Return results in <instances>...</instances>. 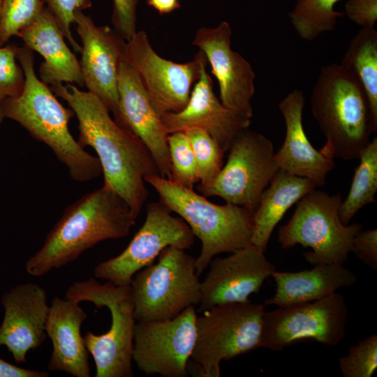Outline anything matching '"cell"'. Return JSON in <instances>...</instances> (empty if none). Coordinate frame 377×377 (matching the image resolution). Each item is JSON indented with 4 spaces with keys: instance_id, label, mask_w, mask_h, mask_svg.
Returning <instances> with one entry per match:
<instances>
[{
    "instance_id": "cell-1",
    "label": "cell",
    "mask_w": 377,
    "mask_h": 377,
    "mask_svg": "<svg viewBox=\"0 0 377 377\" xmlns=\"http://www.w3.org/2000/svg\"><path fill=\"white\" fill-rule=\"evenodd\" d=\"M57 96L70 106L78 121L77 142L92 147L97 154L104 184L112 188L138 216L149 196L145 177L160 175L145 144L112 118L96 95L72 84L51 86Z\"/></svg>"
},
{
    "instance_id": "cell-2",
    "label": "cell",
    "mask_w": 377,
    "mask_h": 377,
    "mask_svg": "<svg viewBox=\"0 0 377 377\" xmlns=\"http://www.w3.org/2000/svg\"><path fill=\"white\" fill-rule=\"evenodd\" d=\"M137 218L126 202L103 184L65 209L40 249L27 260L25 269L41 276L59 269L101 242L127 236Z\"/></svg>"
},
{
    "instance_id": "cell-3",
    "label": "cell",
    "mask_w": 377,
    "mask_h": 377,
    "mask_svg": "<svg viewBox=\"0 0 377 377\" xmlns=\"http://www.w3.org/2000/svg\"><path fill=\"white\" fill-rule=\"evenodd\" d=\"M16 56L24 71V87L19 96L2 101L5 118L17 122L46 145L73 180L84 182L98 177L102 168L98 158L87 152L69 131L73 111L64 107L50 87L36 76L33 51L17 47Z\"/></svg>"
},
{
    "instance_id": "cell-4",
    "label": "cell",
    "mask_w": 377,
    "mask_h": 377,
    "mask_svg": "<svg viewBox=\"0 0 377 377\" xmlns=\"http://www.w3.org/2000/svg\"><path fill=\"white\" fill-rule=\"evenodd\" d=\"M145 182L158 193L160 201L178 214L201 242L195 259L200 276L218 254L232 253L249 244L253 232V214L246 208L230 204L216 205L160 175H147Z\"/></svg>"
},
{
    "instance_id": "cell-5",
    "label": "cell",
    "mask_w": 377,
    "mask_h": 377,
    "mask_svg": "<svg viewBox=\"0 0 377 377\" xmlns=\"http://www.w3.org/2000/svg\"><path fill=\"white\" fill-rule=\"evenodd\" d=\"M311 108L334 156L358 159L372 130L367 100L355 75L337 63L323 66L312 89Z\"/></svg>"
},
{
    "instance_id": "cell-6",
    "label": "cell",
    "mask_w": 377,
    "mask_h": 377,
    "mask_svg": "<svg viewBox=\"0 0 377 377\" xmlns=\"http://www.w3.org/2000/svg\"><path fill=\"white\" fill-rule=\"evenodd\" d=\"M66 298L106 307L111 315L109 330L102 334L87 332L85 346L94 360L96 377H131L136 320L130 285L117 286L94 279L77 281L67 289Z\"/></svg>"
},
{
    "instance_id": "cell-7",
    "label": "cell",
    "mask_w": 377,
    "mask_h": 377,
    "mask_svg": "<svg viewBox=\"0 0 377 377\" xmlns=\"http://www.w3.org/2000/svg\"><path fill=\"white\" fill-rule=\"evenodd\" d=\"M158 257L131 282L136 321L172 319L200 303L196 258L174 246L165 248Z\"/></svg>"
},
{
    "instance_id": "cell-8",
    "label": "cell",
    "mask_w": 377,
    "mask_h": 377,
    "mask_svg": "<svg viewBox=\"0 0 377 377\" xmlns=\"http://www.w3.org/2000/svg\"><path fill=\"white\" fill-rule=\"evenodd\" d=\"M341 201L340 194L330 195L316 189L306 194L297 202L290 219L279 229L278 242L281 247L290 249L297 244L310 247L312 251L304 256L313 265H343L362 226L341 223L339 215Z\"/></svg>"
},
{
    "instance_id": "cell-9",
    "label": "cell",
    "mask_w": 377,
    "mask_h": 377,
    "mask_svg": "<svg viewBox=\"0 0 377 377\" xmlns=\"http://www.w3.org/2000/svg\"><path fill=\"white\" fill-rule=\"evenodd\" d=\"M265 306L249 302L214 306L196 319L191 359L202 376L219 377L220 364L259 348Z\"/></svg>"
},
{
    "instance_id": "cell-10",
    "label": "cell",
    "mask_w": 377,
    "mask_h": 377,
    "mask_svg": "<svg viewBox=\"0 0 377 377\" xmlns=\"http://www.w3.org/2000/svg\"><path fill=\"white\" fill-rule=\"evenodd\" d=\"M221 172L209 186H197L205 197L218 196L226 203L255 212L264 190L279 170L272 142L265 135L245 128L232 142Z\"/></svg>"
},
{
    "instance_id": "cell-11",
    "label": "cell",
    "mask_w": 377,
    "mask_h": 377,
    "mask_svg": "<svg viewBox=\"0 0 377 377\" xmlns=\"http://www.w3.org/2000/svg\"><path fill=\"white\" fill-rule=\"evenodd\" d=\"M348 307L334 292L321 299L265 311L259 348L280 351L306 340L337 346L345 337Z\"/></svg>"
},
{
    "instance_id": "cell-12",
    "label": "cell",
    "mask_w": 377,
    "mask_h": 377,
    "mask_svg": "<svg viewBox=\"0 0 377 377\" xmlns=\"http://www.w3.org/2000/svg\"><path fill=\"white\" fill-rule=\"evenodd\" d=\"M125 61L138 74L161 117L184 108L207 59L199 50L191 61L186 63L168 60L157 54L146 32L140 30L126 41Z\"/></svg>"
},
{
    "instance_id": "cell-13",
    "label": "cell",
    "mask_w": 377,
    "mask_h": 377,
    "mask_svg": "<svg viewBox=\"0 0 377 377\" xmlns=\"http://www.w3.org/2000/svg\"><path fill=\"white\" fill-rule=\"evenodd\" d=\"M143 225L127 247L118 256L98 264L94 269L96 278L117 286L130 285L133 276L154 259L168 246L182 249L191 248L195 235L187 223L161 201L147 207Z\"/></svg>"
},
{
    "instance_id": "cell-14",
    "label": "cell",
    "mask_w": 377,
    "mask_h": 377,
    "mask_svg": "<svg viewBox=\"0 0 377 377\" xmlns=\"http://www.w3.org/2000/svg\"><path fill=\"white\" fill-rule=\"evenodd\" d=\"M197 314L190 306L172 319L136 321L133 361L148 375L184 377L196 337Z\"/></svg>"
},
{
    "instance_id": "cell-15",
    "label": "cell",
    "mask_w": 377,
    "mask_h": 377,
    "mask_svg": "<svg viewBox=\"0 0 377 377\" xmlns=\"http://www.w3.org/2000/svg\"><path fill=\"white\" fill-rule=\"evenodd\" d=\"M231 36L230 24L223 21L215 27L198 29L192 44L204 53L210 64L222 104L238 116L251 119L256 74L250 63L232 50Z\"/></svg>"
},
{
    "instance_id": "cell-16",
    "label": "cell",
    "mask_w": 377,
    "mask_h": 377,
    "mask_svg": "<svg viewBox=\"0 0 377 377\" xmlns=\"http://www.w3.org/2000/svg\"><path fill=\"white\" fill-rule=\"evenodd\" d=\"M74 24L82 43L80 64L84 84L114 114L126 41L110 27L96 25L83 10L75 12Z\"/></svg>"
},
{
    "instance_id": "cell-17",
    "label": "cell",
    "mask_w": 377,
    "mask_h": 377,
    "mask_svg": "<svg viewBox=\"0 0 377 377\" xmlns=\"http://www.w3.org/2000/svg\"><path fill=\"white\" fill-rule=\"evenodd\" d=\"M208 267L200 281V312L216 305L249 302V296L258 293L276 270L265 251L251 244L228 257L213 258Z\"/></svg>"
},
{
    "instance_id": "cell-18",
    "label": "cell",
    "mask_w": 377,
    "mask_h": 377,
    "mask_svg": "<svg viewBox=\"0 0 377 377\" xmlns=\"http://www.w3.org/2000/svg\"><path fill=\"white\" fill-rule=\"evenodd\" d=\"M114 119L138 137L150 151L161 177H171L168 136L138 74L124 61L118 79V106Z\"/></svg>"
},
{
    "instance_id": "cell-19",
    "label": "cell",
    "mask_w": 377,
    "mask_h": 377,
    "mask_svg": "<svg viewBox=\"0 0 377 377\" xmlns=\"http://www.w3.org/2000/svg\"><path fill=\"white\" fill-rule=\"evenodd\" d=\"M1 304L0 346L6 347L17 363L26 362L29 350L38 348L47 336L46 291L34 283L17 284L3 294Z\"/></svg>"
},
{
    "instance_id": "cell-20",
    "label": "cell",
    "mask_w": 377,
    "mask_h": 377,
    "mask_svg": "<svg viewBox=\"0 0 377 377\" xmlns=\"http://www.w3.org/2000/svg\"><path fill=\"white\" fill-rule=\"evenodd\" d=\"M304 106V96L300 89L290 92L280 102L279 109L284 119L286 135L274 157L279 170L307 178L316 186H323L327 175L335 167L334 153L327 141L320 150L309 142L302 123Z\"/></svg>"
},
{
    "instance_id": "cell-21",
    "label": "cell",
    "mask_w": 377,
    "mask_h": 377,
    "mask_svg": "<svg viewBox=\"0 0 377 377\" xmlns=\"http://www.w3.org/2000/svg\"><path fill=\"white\" fill-rule=\"evenodd\" d=\"M207 61L201 67L186 105L177 112L161 116L168 134L198 128L208 133L226 152L237 135L251 125V119L238 116L216 96L213 82L207 71Z\"/></svg>"
},
{
    "instance_id": "cell-22",
    "label": "cell",
    "mask_w": 377,
    "mask_h": 377,
    "mask_svg": "<svg viewBox=\"0 0 377 377\" xmlns=\"http://www.w3.org/2000/svg\"><path fill=\"white\" fill-rule=\"evenodd\" d=\"M80 302L54 297L49 307L45 332L52 351L47 368L75 377H89V352L80 328L87 315Z\"/></svg>"
},
{
    "instance_id": "cell-23",
    "label": "cell",
    "mask_w": 377,
    "mask_h": 377,
    "mask_svg": "<svg viewBox=\"0 0 377 377\" xmlns=\"http://www.w3.org/2000/svg\"><path fill=\"white\" fill-rule=\"evenodd\" d=\"M17 36L25 47L43 57L39 74L45 84L52 86L66 82L79 87L84 85L80 61L67 45L54 16L47 7Z\"/></svg>"
},
{
    "instance_id": "cell-24",
    "label": "cell",
    "mask_w": 377,
    "mask_h": 377,
    "mask_svg": "<svg viewBox=\"0 0 377 377\" xmlns=\"http://www.w3.org/2000/svg\"><path fill=\"white\" fill-rule=\"evenodd\" d=\"M271 276L276 290L265 304L280 308L321 299L341 288L353 286L357 280L353 272L337 263L318 264L311 269L295 272L274 270Z\"/></svg>"
},
{
    "instance_id": "cell-25",
    "label": "cell",
    "mask_w": 377,
    "mask_h": 377,
    "mask_svg": "<svg viewBox=\"0 0 377 377\" xmlns=\"http://www.w3.org/2000/svg\"><path fill=\"white\" fill-rule=\"evenodd\" d=\"M253 214L251 244L265 251L277 223L286 212L316 185L311 180L279 170Z\"/></svg>"
},
{
    "instance_id": "cell-26",
    "label": "cell",
    "mask_w": 377,
    "mask_h": 377,
    "mask_svg": "<svg viewBox=\"0 0 377 377\" xmlns=\"http://www.w3.org/2000/svg\"><path fill=\"white\" fill-rule=\"evenodd\" d=\"M360 83L365 94L372 133L377 131V31L361 28L350 41L341 63Z\"/></svg>"
},
{
    "instance_id": "cell-27",
    "label": "cell",
    "mask_w": 377,
    "mask_h": 377,
    "mask_svg": "<svg viewBox=\"0 0 377 377\" xmlns=\"http://www.w3.org/2000/svg\"><path fill=\"white\" fill-rule=\"evenodd\" d=\"M346 198L339 209V219L348 225L355 214L364 206L376 202L377 192V138H374L360 152Z\"/></svg>"
},
{
    "instance_id": "cell-28",
    "label": "cell",
    "mask_w": 377,
    "mask_h": 377,
    "mask_svg": "<svg viewBox=\"0 0 377 377\" xmlns=\"http://www.w3.org/2000/svg\"><path fill=\"white\" fill-rule=\"evenodd\" d=\"M339 1L297 0L288 16L297 34L302 39L311 41L324 32L333 31L337 19L345 15L334 10Z\"/></svg>"
},
{
    "instance_id": "cell-29",
    "label": "cell",
    "mask_w": 377,
    "mask_h": 377,
    "mask_svg": "<svg viewBox=\"0 0 377 377\" xmlns=\"http://www.w3.org/2000/svg\"><path fill=\"white\" fill-rule=\"evenodd\" d=\"M184 131L195 158L200 177L198 185L209 186L223 166L225 151L208 133L201 128H190Z\"/></svg>"
},
{
    "instance_id": "cell-30",
    "label": "cell",
    "mask_w": 377,
    "mask_h": 377,
    "mask_svg": "<svg viewBox=\"0 0 377 377\" xmlns=\"http://www.w3.org/2000/svg\"><path fill=\"white\" fill-rule=\"evenodd\" d=\"M168 145L171 165L170 179L193 189L200 182V177L195 158L185 132L177 131L169 134Z\"/></svg>"
},
{
    "instance_id": "cell-31",
    "label": "cell",
    "mask_w": 377,
    "mask_h": 377,
    "mask_svg": "<svg viewBox=\"0 0 377 377\" xmlns=\"http://www.w3.org/2000/svg\"><path fill=\"white\" fill-rule=\"evenodd\" d=\"M43 0H1L0 46L31 24L45 8Z\"/></svg>"
},
{
    "instance_id": "cell-32",
    "label": "cell",
    "mask_w": 377,
    "mask_h": 377,
    "mask_svg": "<svg viewBox=\"0 0 377 377\" xmlns=\"http://www.w3.org/2000/svg\"><path fill=\"white\" fill-rule=\"evenodd\" d=\"M344 377H371L377 369V335L372 334L351 346L339 360Z\"/></svg>"
},
{
    "instance_id": "cell-33",
    "label": "cell",
    "mask_w": 377,
    "mask_h": 377,
    "mask_svg": "<svg viewBox=\"0 0 377 377\" xmlns=\"http://www.w3.org/2000/svg\"><path fill=\"white\" fill-rule=\"evenodd\" d=\"M15 45L0 46V100L19 96L24 87V74L17 63Z\"/></svg>"
},
{
    "instance_id": "cell-34",
    "label": "cell",
    "mask_w": 377,
    "mask_h": 377,
    "mask_svg": "<svg viewBox=\"0 0 377 377\" xmlns=\"http://www.w3.org/2000/svg\"><path fill=\"white\" fill-rule=\"evenodd\" d=\"M47 8L54 16L64 38L77 53L81 52V46L74 38L71 32V25L75 21V14L77 10L89 8L91 0H43Z\"/></svg>"
},
{
    "instance_id": "cell-35",
    "label": "cell",
    "mask_w": 377,
    "mask_h": 377,
    "mask_svg": "<svg viewBox=\"0 0 377 377\" xmlns=\"http://www.w3.org/2000/svg\"><path fill=\"white\" fill-rule=\"evenodd\" d=\"M112 22L114 30L126 40L137 32V7L139 0H112Z\"/></svg>"
},
{
    "instance_id": "cell-36",
    "label": "cell",
    "mask_w": 377,
    "mask_h": 377,
    "mask_svg": "<svg viewBox=\"0 0 377 377\" xmlns=\"http://www.w3.org/2000/svg\"><path fill=\"white\" fill-rule=\"evenodd\" d=\"M350 252L364 265L377 269V229L360 230L355 236Z\"/></svg>"
},
{
    "instance_id": "cell-37",
    "label": "cell",
    "mask_w": 377,
    "mask_h": 377,
    "mask_svg": "<svg viewBox=\"0 0 377 377\" xmlns=\"http://www.w3.org/2000/svg\"><path fill=\"white\" fill-rule=\"evenodd\" d=\"M344 14L362 28H374L377 21V0H348Z\"/></svg>"
},
{
    "instance_id": "cell-38",
    "label": "cell",
    "mask_w": 377,
    "mask_h": 377,
    "mask_svg": "<svg viewBox=\"0 0 377 377\" xmlns=\"http://www.w3.org/2000/svg\"><path fill=\"white\" fill-rule=\"evenodd\" d=\"M48 374L45 371H40L24 369L14 365L0 358V377H47Z\"/></svg>"
},
{
    "instance_id": "cell-39",
    "label": "cell",
    "mask_w": 377,
    "mask_h": 377,
    "mask_svg": "<svg viewBox=\"0 0 377 377\" xmlns=\"http://www.w3.org/2000/svg\"><path fill=\"white\" fill-rule=\"evenodd\" d=\"M147 3L160 15L170 13L181 6L179 0H147Z\"/></svg>"
},
{
    "instance_id": "cell-40",
    "label": "cell",
    "mask_w": 377,
    "mask_h": 377,
    "mask_svg": "<svg viewBox=\"0 0 377 377\" xmlns=\"http://www.w3.org/2000/svg\"><path fill=\"white\" fill-rule=\"evenodd\" d=\"M5 118L3 108L2 105V101L0 100V124L2 123Z\"/></svg>"
},
{
    "instance_id": "cell-41",
    "label": "cell",
    "mask_w": 377,
    "mask_h": 377,
    "mask_svg": "<svg viewBox=\"0 0 377 377\" xmlns=\"http://www.w3.org/2000/svg\"><path fill=\"white\" fill-rule=\"evenodd\" d=\"M1 0H0V18H1Z\"/></svg>"
}]
</instances>
